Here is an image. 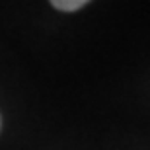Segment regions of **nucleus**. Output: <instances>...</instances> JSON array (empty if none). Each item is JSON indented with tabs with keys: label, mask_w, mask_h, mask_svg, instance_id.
<instances>
[{
	"label": "nucleus",
	"mask_w": 150,
	"mask_h": 150,
	"mask_svg": "<svg viewBox=\"0 0 150 150\" xmlns=\"http://www.w3.org/2000/svg\"><path fill=\"white\" fill-rule=\"evenodd\" d=\"M86 4H88L86 0H53V2H51L53 8L62 10V12H76V10H80V8H84Z\"/></svg>",
	"instance_id": "1"
}]
</instances>
